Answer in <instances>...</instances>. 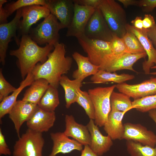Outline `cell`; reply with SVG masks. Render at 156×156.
Instances as JSON below:
<instances>
[{
  "label": "cell",
  "instance_id": "obj_1",
  "mask_svg": "<svg viewBox=\"0 0 156 156\" xmlns=\"http://www.w3.org/2000/svg\"><path fill=\"white\" fill-rule=\"evenodd\" d=\"M54 47L47 60L43 63H37L31 72L35 79H44L50 85L57 88L62 76L70 70L73 59L65 56V47L63 43H59Z\"/></svg>",
  "mask_w": 156,
  "mask_h": 156
},
{
  "label": "cell",
  "instance_id": "obj_2",
  "mask_svg": "<svg viewBox=\"0 0 156 156\" xmlns=\"http://www.w3.org/2000/svg\"><path fill=\"white\" fill-rule=\"evenodd\" d=\"M54 48V46L51 44L40 47L29 35H24L22 36L19 48L10 50V55L17 58V64L23 80L37 63L42 64L47 60Z\"/></svg>",
  "mask_w": 156,
  "mask_h": 156
},
{
  "label": "cell",
  "instance_id": "obj_3",
  "mask_svg": "<svg viewBox=\"0 0 156 156\" xmlns=\"http://www.w3.org/2000/svg\"><path fill=\"white\" fill-rule=\"evenodd\" d=\"M90 62L102 69L115 56L112 50L109 42L92 39L84 35L77 38Z\"/></svg>",
  "mask_w": 156,
  "mask_h": 156
},
{
  "label": "cell",
  "instance_id": "obj_4",
  "mask_svg": "<svg viewBox=\"0 0 156 156\" xmlns=\"http://www.w3.org/2000/svg\"><path fill=\"white\" fill-rule=\"evenodd\" d=\"M113 34L122 38L127 24L125 10L114 0H102L99 8Z\"/></svg>",
  "mask_w": 156,
  "mask_h": 156
},
{
  "label": "cell",
  "instance_id": "obj_5",
  "mask_svg": "<svg viewBox=\"0 0 156 156\" xmlns=\"http://www.w3.org/2000/svg\"><path fill=\"white\" fill-rule=\"evenodd\" d=\"M63 29L57 19L50 14L36 27L31 28L29 35L37 44H51L59 42V31Z\"/></svg>",
  "mask_w": 156,
  "mask_h": 156
},
{
  "label": "cell",
  "instance_id": "obj_6",
  "mask_svg": "<svg viewBox=\"0 0 156 156\" xmlns=\"http://www.w3.org/2000/svg\"><path fill=\"white\" fill-rule=\"evenodd\" d=\"M116 88V85L106 87H98L90 89L88 92L94 105L95 124L103 127L111 111L110 97Z\"/></svg>",
  "mask_w": 156,
  "mask_h": 156
},
{
  "label": "cell",
  "instance_id": "obj_7",
  "mask_svg": "<svg viewBox=\"0 0 156 156\" xmlns=\"http://www.w3.org/2000/svg\"><path fill=\"white\" fill-rule=\"evenodd\" d=\"M44 140L42 133L28 129L16 142L13 156H42Z\"/></svg>",
  "mask_w": 156,
  "mask_h": 156
},
{
  "label": "cell",
  "instance_id": "obj_8",
  "mask_svg": "<svg viewBox=\"0 0 156 156\" xmlns=\"http://www.w3.org/2000/svg\"><path fill=\"white\" fill-rule=\"evenodd\" d=\"M113 34L99 9H95L87 23L84 35L90 38L110 42Z\"/></svg>",
  "mask_w": 156,
  "mask_h": 156
},
{
  "label": "cell",
  "instance_id": "obj_9",
  "mask_svg": "<svg viewBox=\"0 0 156 156\" xmlns=\"http://www.w3.org/2000/svg\"><path fill=\"white\" fill-rule=\"evenodd\" d=\"M22 17L21 8L16 11L13 19L10 22L0 24V62L3 66L5 64L6 52L9 43L14 38L16 43L19 46L20 40L16 36Z\"/></svg>",
  "mask_w": 156,
  "mask_h": 156
},
{
  "label": "cell",
  "instance_id": "obj_10",
  "mask_svg": "<svg viewBox=\"0 0 156 156\" xmlns=\"http://www.w3.org/2000/svg\"><path fill=\"white\" fill-rule=\"evenodd\" d=\"M74 3L73 15L71 22L67 28L66 36L77 38L84 35L86 25L95 9Z\"/></svg>",
  "mask_w": 156,
  "mask_h": 156
},
{
  "label": "cell",
  "instance_id": "obj_11",
  "mask_svg": "<svg viewBox=\"0 0 156 156\" xmlns=\"http://www.w3.org/2000/svg\"><path fill=\"white\" fill-rule=\"evenodd\" d=\"M125 132L123 139L139 143L154 147L156 145V135L140 124L127 122L124 124Z\"/></svg>",
  "mask_w": 156,
  "mask_h": 156
},
{
  "label": "cell",
  "instance_id": "obj_12",
  "mask_svg": "<svg viewBox=\"0 0 156 156\" xmlns=\"http://www.w3.org/2000/svg\"><path fill=\"white\" fill-rule=\"evenodd\" d=\"M22 17L19 30L22 35H29L31 27L41 19L44 18L51 14L45 6L32 5L21 8Z\"/></svg>",
  "mask_w": 156,
  "mask_h": 156
},
{
  "label": "cell",
  "instance_id": "obj_13",
  "mask_svg": "<svg viewBox=\"0 0 156 156\" xmlns=\"http://www.w3.org/2000/svg\"><path fill=\"white\" fill-rule=\"evenodd\" d=\"M118 90L136 99L156 94V77H152L149 79L140 83L129 84L123 83L116 85Z\"/></svg>",
  "mask_w": 156,
  "mask_h": 156
},
{
  "label": "cell",
  "instance_id": "obj_14",
  "mask_svg": "<svg viewBox=\"0 0 156 156\" xmlns=\"http://www.w3.org/2000/svg\"><path fill=\"white\" fill-rule=\"evenodd\" d=\"M50 13L59 21L63 28H67L74 14V3L71 0H45Z\"/></svg>",
  "mask_w": 156,
  "mask_h": 156
},
{
  "label": "cell",
  "instance_id": "obj_15",
  "mask_svg": "<svg viewBox=\"0 0 156 156\" xmlns=\"http://www.w3.org/2000/svg\"><path fill=\"white\" fill-rule=\"evenodd\" d=\"M127 31L130 32L138 39L148 56V59L142 63V68L146 74H150L151 68L156 64V49L151 41L148 37L146 31L137 29L127 24L126 26Z\"/></svg>",
  "mask_w": 156,
  "mask_h": 156
},
{
  "label": "cell",
  "instance_id": "obj_16",
  "mask_svg": "<svg viewBox=\"0 0 156 156\" xmlns=\"http://www.w3.org/2000/svg\"><path fill=\"white\" fill-rule=\"evenodd\" d=\"M37 105L31 103L18 100L9 112V118L13 122L18 138L20 137V131L23 123L27 122L31 116Z\"/></svg>",
  "mask_w": 156,
  "mask_h": 156
},
{
  "label": "cell",
  "instance_id": "obj_17",
  "mask_svg": "<svg viewBox=\"0 0 156 156\" xmlns=\"http://www.w3.org/2000/svg\"><path fill=\"white\" fill-rule=\"evenodd\" d=\"M55 119L54 112L45 111L38 106L26 124L28 129L42 133L48 131L53 127Z\"/></svg>",
  "mask_w": 156,
  "mask_h": 156
},
{
  "label": "cell",
  "instance_id": "obj_18",
  "mask_svg": "<svg viewBox=\"0 0 156 156\" xmlns=\"http://www.w3.org/2000/svg\"><path fill=\"white\" fill-rule=\"evenodd\" d=\"M86 126L90 135L89 146L92 150L99 156L102 155L109 151L113 145L111 138L102 134L93 119H90Z\"/></svg>",
  "mask_w": 156,
  "mask_h": 156
},
{
  "label": "cell",
  "instance_id": "obj_19",
  "mask_svg": "<svg viewBox=\"0 0 156 156\" xmlns=\"http://www.w3.org/2000/svg\"><path fill=\"white\" fill-rule=\"evenodd\" d=\"M50 136L53 146L49 156H56L60 153H69L75 150L81 151L83 149V145L74 139H70L64 132L51 133Z\"/></svg>",
  "mask_w": 156,
  "mask_h": 156
},
{
  "label": "cell",
  "instance_id": "obj_20",
  "mask_svg": "<svg viewBox=\"0 0 156 156\" xmlns=\"http://www.w3.org/2000/svg\"><path fill=\"white\" fill-rule=\"evenodd\" d=\"M65 129L63 132L66 135L82 145H90L91 136L86 126L77 122L72 115H65Z\"/></svg>",
  "mask_w": 156,
  "mask_h": 156
},
{
  "label": "cell",
  "instance_id": "obj_21",
  "mask_svg": "<svg viewBox=\"0 0 156 156\" xmlns=\"http://www.w3.org/2000/svg\"><path fill=\"white\" fill-rule=\"evenodd\" d=\"M147 56L145 52L138 54L125 53L120 55L116 56L102 70L110 72L122 70H128L136 72L133 66L138 60Z\"/></svg>",
  "mask_w": 156,
  "mask_h": 156
},
{
  "label": "cell",
  "instance_id": "obj_22",
  "mask_svg": "<svg viewBox=\"0 0 156 156\" xmlns=\"http://www.w3.org/2000/svg\"><path fill=\"white\" fill-rule=\"evenodd\" d=\"M125 113L114 110L110 112L103 129L112 140H122L125 128L122 120Z\"/></svg>",
  "mask_w": 156,
  "mask_h": 156
},
{
  "label": "cell",
  "instance_id": "obj_23",
  "mask_svg": "<svg viewBox=\"0 0 156 156\" xmlns=\"http://www.w3.org/2000/svg\"><path fill=\"white\" fill-rule=\"evenodd\" d=\"M72 57L78 66V68L72 74L74 79H79L83 80L86 77L96 74L99 70V67L92 63L88 57L84 56L77 52L73 53Z\"/></svg>",
  "mask_w": 156,
  "mask_h": 156
},
{
  "label": "cell",
  "instance_id": "obj_24",
  "mask_svg": "<svg viewBox=\"0 0 156 156\" xmlns=\"http://www.w3.org/2000/svg\"><path fill=\"white\" fill-rule=\"evenodd\" d=\"M35 79L31 71L21 82L19 87L10 95L5 98L0 103V119L9 114L17 101V98L21 91L26 87L30 86Z\"/></svg>",
  "mask_w": 156,
  "mask_h": 156
},
{
  "label": "cell",
  "instance_id": "obj_25",
  "mask_svg": "<svg viewBox=\"0 0 156 156\" xmlns=\"http://www.w3.org/2000/svg\"><path fill=\"white\" fill-rule=\"evenodd\" d=\"M83 81L79 79L71 80L65 75L62 76L59 84L64 91L66 108H69L72 104L76 102L78 97L77 90L82 86Z\"/></svg>",
  "mask_w": 156,
  "mask_h": 156
},
{
  "label": "cell",
  "instance_id": "obj_26",
  "mask_svg": "<svg viewBox=\"0 0 156 156\" xmlns=\"http://www.w3.org/2000/svg\"><path fill=\"white\" fill-rule=\"evenodd\" d=\"M49 83L46 79H35L24 93L22 100L37 105L48 88Z\"/></svg>",
  "mask_w": 156,
  "mask_h": 156
},
{
  "label": "cell",
  "instance_id": "obj_27",
  "mask_svg": "<svg viewBox=\"0 0 156 156\" xmlns=\"http://www.w3.org/2000/svg\"><path fill=\"white\" fill-rule=\"evenodd\" d=\"M134 77V76L132 75L125 73L118 74L115 72L99 70L96 74L92 75L90 81L94 83H104L112 82L120 84L132 80Z\"/></svg>",
  "mask_w": 156,
  "mask_h": 156
},
{
  "label": "cell",
  "instance_id": "obj_28",
  "mask_svg": "<svg viewBox=\"0 0 156 156\" xmlns=\"http://www.w3.org/2000/svg\"><path fill=\"white\" fill-rule=\"evenodd\" d=\"M60 103L57 88L49 84L38 106L47 112H54Z\"/></svg>",
  "mask_w": 156,
  "mask_h": 156
},
{
  "label": "cell",
  "instance_id": "obj_29",
  "mask_svg": "<svg viewBox=\"0 0 156 156\" xmlns=\"http://www.w3.org/2000/svg\"><path fill=\"white\" fill-rule=\"evenodd\" d=\"M126 146L130 156H156V145L152 147L128 140L126 141Z\"/></svg>",
  "mask_w": 156,
  "mask_h": 156
},
{
  "label": "cell",
  "instance_id": "obj_30",
  "mask_svg": "<svg viewBox=\"0 0 156 156\" xmlns=\"http://www.w3.org/2000/svg\"><path fill=\"white\" fill-rule=\"evenodd\" d=\"M130 97L122 93L113 91L110 97L111 110L126 113L132 109Z\"/></svg>",
  "mask_w": 156,
  "mask_h": 156
},
{
  "label": "cell",
  "instance_id": "obj_31",
  "mask_svg": "<svg viewBox=\"0 0 156 156\" xmlns=\"http://www.w3.org/2000/svg\"><path fill=\"white\" fill-rule=\"evenodd\" d=\"M77 93L78 97L76 102L83 108L90 119L94 120V107L88 92L82 91L79 88L77 90Z\"/></svg>",
  "mask_w": 156,
  "mask_h": 156
},
{
  "label": "cell",
  "instance_id": "obj_32",
  "mask_svg": "<svg viewBox=\"0 0 156 156\" xmlns=\"http://www.w3.org/2000/svg\"><path fill=\"white\" fill-rule=\"evenodd\" d=\"M132 109L142 112H146L152 109L156 110V94L148 96L132 101Z\"/></svg>",
  "mask_w": 156,
  "mask_h": 156
},
{
  "label": "cell",
  "instance_id": "obj_33",
  "mask_svg": "<svg viewBox=\"0 0 156 156\" xmlns=\"http://www.w3.org/2000/svg\"><path fill=\"white\" fill-rule=\"evenodd\" d=\"M122 38L128 53L135 54L145 52L138 39L132 33L127 31Z\"/></svg>",
  "mask_w": 156,
  "mask_h": 156
},
{
  "label": "cell",
  "instance_id": "obj_34",
  "mask_svg": "<svg viewBox=\"0 0 156 156\" xmlns=\"http://www.w3.org/2000/svg\"><path fill=\"white\" fill-rule=\"evenodd\" d=\"M32 5L45 6V0H18L6 4L4 8L8 17L15 11L23 7Z\"/></svg>",
  "mask_w": 156,
  "mask_h": 156
},
{
  "label": "cell",
  "instance_id": "obj_35",
  "mask_svg": "<svg viewBox=\"0 0 156 156\" xmlns=\"http://www.w3.org/2000/svg\"><path fill=\"white\" fill-rule=\"evenodd\" d=\"M110 42L113 53L115 56H118L125 53H128L122 38L114 34Z\"/></svg>",
  "mask_w": 156,
  "mask_h": 156
},
{
  "label": "cell",
  "instance_id": "obj_36",
  "mask_svg": "<svg viewBox=\"0 0 156 156\" xmlns=\"http://www.w3.org/2000/svg\"><path fill=\"white\" fill-rule=\"evenodd\" d=\"M16 88L10 84L5 79L2 72L0 70V101L1 102L9 94L12 93Z\"/></svg>",
  "mask_w": 156,
  "mask_h": 156
},
{
  "label": "cell",
  "instance_id": "obj_37",
  "mask_svg": "<svg viewBox=\"0 0 156 156\" xmlns=\"http://www.w3.org/2000/svg\"><path fill=\"white\" fill-rule=\"evenodd\" d=\"M137 6L141 7L144 12H151L156 7V0H138Z\"/></svg>",
  "mask_w": 156,
  "mask_h": 156
},
{
  "label": "cell",
  "instance_id": "obj_38",
  "mask_svg": "<svg viewBox=\"0 0 156 156\" xmlns=\"http://www.w3.org/2000/svg\"><path fill=\"white\" fill-rule=\"evenodd\" d=\"M11 152L5 140L4 135L3 134L2 130L0 129V155H10Z\"/></svg>",
  "mask_w": 156,
  "mask_h": 156
},
{
  "label": "cell",
  "instance_id": "obj_39",
  "mask_svg": "<svg viewBox=\"0 0 156 156\" xmlns=\"http://www.w3.org/2000/svg\"><path fill=\"white\" fill-rule=\"evenodd\" d=\"M143 29L146 30L153 28L156 25L154 17L148 14L144 15L143 19Z\"/></svg>",
  "mask_w": 156,
  "mask_h": 156
},
{
  "label": "cell",
  "instance_id": "obj_40",
  "mask_svg": "<svg viewBox=\"0 0 156 156\" xmlns=\"http://www.w3.org/2000/svg\"><path fill=\"white\" fill-rule=\"evenodd\" d=\"M102 0H73L78 4L90 7L95 9L98 8Z\"/></svg>",
  "mask_w": 156,
  "mask_h": 156
},
{
  "label": "cell",
  "instance_id": "obj_41",
  "mask_svg": "<svg viewBox=\"0 0 156 156\" xmlns=\"http://www.w3.org/2000/svg\"><path fill=\"white\" fill-rule=\"evenodd\" d=\"M7 2L6 0H0V24L7 23V16L5 10L3 6V4Z\"/></svg>",
  "mask_w": 156,
  "mask_h": 156
},
{
  "label": "cell",
  "instance_id": "obj_42",
  "mask_svg": "<svg viewBox=\"0 0 156 156\" xmlns=\"http://www.w3.org/2000/svg\"><path fill=\"white\" fill-rule=\"evenodd\" d=\"M146 31L148 37L156 49V25L153 28Z\"/></svg>",
  "mask_w": 156,
  "mask_h": 156
},
{
  "label": "cell",
  "instance_id": "obj_43",
  "mask_svg": "<svg viewBox=\"0 0 156 156\" xmlns=\"http://www.w3.org/2000/svg\"><path fill=\"white\" fill-rule=\"evenodd\" d=\"M132 25L135 28L140 30L143 29V19L142 17L137 16L131 21Z\"/></svg>",
  "mask_w": 156,
  "mask_h": 156
},
{
  "label": "cell",
  "instance_id": "obj_44",
  "mask_svg": "<svg viewBox=\"0 0 156 156\" xmlns=\"http://www.w3.org/2000/svg\"><path fill=\"white\" fill-rule=\"evenodd\" d=\"M81 151L80 156H99L88 145H85L84 148Z\"/></svg>",
  "mask_w": 156,
  "mask_h": 156
},
{
  "label": "cell",
  "instance_id": "obj_45",
  "mask_svg": "<svg viewBox=\"0 0 156 156\" xmlns=\"http://www.w3.org/2000/svg\"><path fill=\"white\" fill-rule=\"evenodd\" d=\"M126 8L130 5L138 6V0H118Z\"/></svg>",
  "mask_w": 156,
  "mask_h": 156
},
{
  "label": "cell",
  "instance_id": "obj_46",
  "mask_svg": "<svg viewBox=\"0 0 156 156\" xmlns=\"http://www.w3.org/2000/svg\"><path fill=\"white\" fill-rule=\"evenodd\" d=\"M148 116L156 124V110L152 109L148 112Z\"/></svg>",
  "mask_w": 156,
  "mask_h": 156
},
{
  "label": "cell",
  "instance_id": "obj_47",
  "mask_svg": "<svg viewBox=\"0 0 156 156\" xmlns=\"http://www.w3.org/2000/svg\"><path fill=\"white\" fill-rule=\"evenodd\" d=\"M151 69H156V65L153 66ZM150 74L153 75H156V72L150 73Z\"/></svg>",
  "mask_w": 156,
  "mask_h": 156
}]
</instances>
